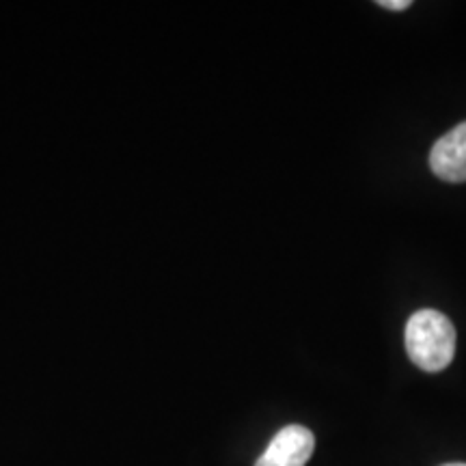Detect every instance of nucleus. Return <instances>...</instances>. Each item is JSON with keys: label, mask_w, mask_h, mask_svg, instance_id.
<instances>
[{"label": "nucleus", "mask_w": 466, "mask_h": 466, "mask_svg": "<svg viewBox=\"0 0 466 466\" xmlns=\"http://www.w3.org/2000/svg\"><path fill=\"white\" fill-rule=\"evenodd\" d=\"M316 450V436L305 425H285L255 466H307Z\"/></svg>", "instance_id": "2"}, {"label": "nucleus", "mask_w": 466, "mask_h": 466, "mask_svg": "<svg viewBox=\"0 0 466 466\" xmlns=\"http://www.w3.org/2000/svg\"><path fill=\"white\" fill-rule=\"evenodd\" d=\"M406 352L419 370L430 374L450 367L456 352V329L451 319L436 309L412 313L406 324Z\"/></svg>", "instance_id": "1"}, {"label": "nucleus", "mask_w": 466, "mask_h": 466, "mask_svg": "<svg viewBox=\"0 0 466 466\" xmlns=\"http://www.w3.org/2000/svg\"><path fill=\"white\" fill-rule=\"evenodd\" d=\"M430 168L445 182H466V121L434 143L430 151Z\"/></svg>", "instance_id": "3"}, {"label": "nucleus", "mask_w": 466, "mask_h": 466, "mask_svg": "<svg viewBox=\"0 0 466 466\" xmlns=\"http://www.w3.org/2000/svg\"><path fill=\"white\" fill-rule=\"evenodd\" d=\"M380 7L391 11H404L410 7V0H380Z\"/></svg>", "instance_id": "4"}, {"label": "nucleus", "mask_w": 466, "mask_h": 466, "mask_svg": "<svg viewBox=\"0 0 466 466\" xmlns=\"http://www.w3.org/2000/svg\"><path fill=\"white\" fill-rule=\"evenodd\" d=\"M442 466H466V464H462V462H453V464H442Z\"/></svg>", "instance_id": "5"}]
</instances>
